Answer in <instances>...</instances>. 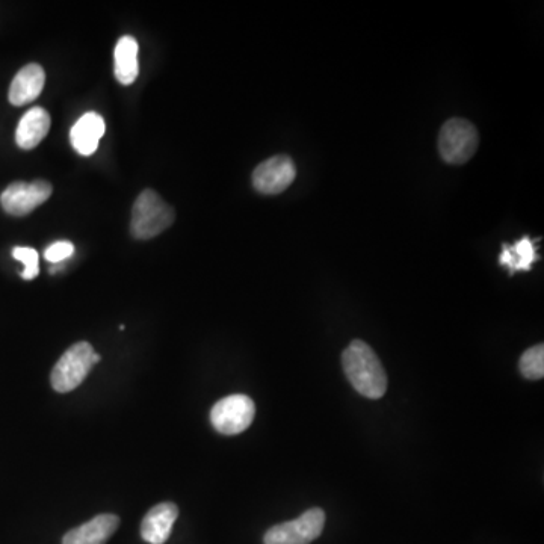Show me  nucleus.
Listing matches in <instances>:
<instances>
[{"label": "nucleus", "instance_id": "nucleus-11", "mask_svg": "<svg viewBox=\"0 0 544 544\" xmlns=\"http://www.w3.org/2000/svg\"><path fill=\"white\" fill-rule=\"evenodd\" d=\"M120 525L115 514H100L90 522L68 531L62 544H106Z\"/></svg>", "mask_w": 544, "mask_h": 544}, {"label": "nucleus", "instance_id": "nucleus-15", "mask_svg": "<svg viewBox=\"0 0 544 544\" xmlns=\"http://www.w3.org/2000/svg\"><path fill=\"white\" fill-rule=\"evenodd\" d=\"M537 259L538 254L537 250H535V241L525 236V238L517 241L516 244H505L502 247L499 263L507 266L511 274H514L516 271H529L532 263L537 262Z\"/></svg>", "mask_w": 544, "mask_h": 544}, {"label": "nucleus", "instance_id": "nucleus-17", "mask_svg": "<svg viewBox=\"0 0 544 544\" xmlns=\"http://www.w3.org/2000/svg\"><path fill=\"white\" fill-rule=\"evenodd\" d=\"M14 259L25 265L22 271V279L34 280L40 274V256L37 250L31 247H16L13 250Z\"/></svg>", "mask_w": 544, "mask_h": 544}, {"label": "nucleus", "instance_id": "nucleus-8", "mask_svg": "<svg viewBox=\"0 0 544 544\" xmlns=\"http://www.w3.org/2000/svg\"><path fill=\"white\" fill-rule=\"evenodd\" d=\"M297 168L289 156L279 155L266 159L253 173L256 191L266 195L280 194L294 183Z\"/></svg>", "mask_w": 544, "mask_h": 544}, {"label": "nucleus", "instance_id": "nucleus-5", "mask_svg": "<svg viewBox=\"0 0 544 544\" xmlns=\"http://www.w3.org/2000/svg\"><path fill=\"white\" fill-rule=\"evenodd\" d=\"M256 405L247 395H230L212 407L211 422L218 433L235 436L244 433L254 421Z\"/></svg>", "mask_w": 544, "mask_h": 544}, {"label": "nucleus", "instance_id": "nucleus-12", "mask_svg": "<svg viewBox=\"0 0 544 544\" xmlns=\"http://www.w3.org/2000/svg\"><path fill=\"white\" fill-rule=\"evenodd\" d=\"M44 82H46V73L41 65L29 64L23 67L11 84L10 94H8L11 105L25 106L37 100L43 91Z\"/></svg>", "mask_w": 544, "mask_h": 544}, {"label": "nucleus", "instance_id": "nucleus-4", "mask_svg": "<svg viewBox=\"0 0 544 544\" xmlns=\"http://www.w3.org/2000/svg\"><path fill=\"white\" fill-rule=\"evenodd\" d=\"M478 144V130L464 118H452L440 130L439 152L448 164H466L478 149Z\"/></svg>", "mask_w": 544, "mask_h": 544}, {"label": "nucleus", "instance_id": "nucleus-13", "mask_svg": "<svg viewBox=\"0 0 544 544\" xmlns=\"http://www.w3.org/2000/svg\"><path fill=\"white\" fill-rule=\"evenodd\" d=\"M50 129V115L46 109L35 106L29 109L16 130V143L20 149L32 150L46 138Z\"/></svg>", "mask_w": 544, "mask_h": 544}, {"label": "nucleus", "instance_id": "nucleus-7", "mask_svg": "<svg viewBox=\"0 0 544 544\" xmlns=\"http://www.w3.org/2000/svg\"><path fill=\"white\" fill-rule=\"evenodd\" d=\"M52 192V183L46 182V180L11 183L0 195V203L7 214L14 215V217H25L35 211L38 206L46 203Z\"/></svg>", "mask_w": 544, "mask_h": 544}, {"label": "nucleus", "instance_id": "nucleus-14", "mask_svg": "<svg viewBox=\"0 0 544 544\" xmlns=\"http://www.w3.org/2000/svg\"><path fill=\"white\" fill-rule=\"evenodd\" d=\"M138 41L130 35H124L115 46V78L120 84L132 85L140 75V62H138Z\"/></svg>", "mask_w": 544, "mask_h": 544}, {"label": "nucleus", "instance_id": "nucleus-1", "mask_svg": "<svg viewBox=\"0 0 544 544\" xmlns=\"http://www.w3.org/2000/svg\"><path fill=\"white\" fill-rule=\"evenodd\" d=\"M342 365L348 380L360 395L369 399L383 398L387 375L377 354L362 340H353L342 354Z\"/></svg>", "mask_w": 544, "mask_h": 544}, {"label": "nucleus", "instance_id": "nucleus-18", "mask_svg": "<svg viewBox=\"0 0 544 544\" xmlns=\"http://www.w3.org/2000/svg\"><path fill=\"white\" fill-rule=\"evenodd\" d=\"M73 253H75V245L72 242L58 241L47 247V250L44 251V257H46L47 262L59 265L62 260L72 257Z\"/></svg>", "mask_w": 544, "mask_h": 544}, {"label": "nucleus", "instance_id": "nucleus-10", "mask_svg": "<svg viewBox=\"0 0 544 544\" xmlns=\"http://www.w3.org/2000/svg\"><path fill=\"white\" fill-rule=\"evenodd\" d=\"M105 120L97 112H87L82 115L70 132L73 149L82 156L96 153L102 136L105 135Z\"/></svg>", "mask_w": 544, "mask_h": 544}, {"label": "nucleus", "instance_id": "nucleus-3", "mask_svg": "<svg viewBox=\"0 0 544 544\" xmlns=\"http://www.w3.org/2000/svg\"><path fill=\"white\" fill-rule=\"evenodd\" d=\"M94 354V348L88 342H79L68 348L50 374L53 389L59 393H68L81 386L96 365Z\"/></svg>", "mask_w": 544, "mask_h": 544}, {"label": "nucleus", "instance_id": "nucleus-2", "mask_svg": "<svg viewBox=\"0 0 544 544\" xmlns=\"http://www.w3.org/2000/svg\"><path fill=\"white\" fill-rule=\"evenodd\" d=\"M176 212L153 189H144L132 209L130 232L135 239L147 241L156 238L173 226Z\"/></svg>", "mask_w": 544, "mask_h": 544}, {"label": "nucleus", "instance_id": "nucleus-9", "mask_svg": "<svg viewBox=\"0 0 544 544\" xmlns=\"http://www.w3.org/2000/svg\"><path fill=\"white\" fill-rule=\"evenodd\" d=\"M179 508L171 502L153 507L141 523V537L150 544H164L170 538Z\"/></svg>", "mask_w": 544, "mask_h": 544}, {"label": "nucleus", "instance_id": "nucleus-16", "mask_svg": "<svg viewBox=\"0 0 544 544\" xmlns=\"http://www.w3.org/2000/svg\"><path fill=\"white\" fill-rule=\"evenodd\" d=\"M520 372L528 380H541L544 377V348L535 345L523 353L520 359Z\"/></svg>", "mask_w": 544, "mask_h": 544}, {"label": "nucleus", "instance_id": "nucleus-6", "mask_svg": "<svg viewBox=\"0 0 544 544\" xmlns=\"http://www.w3.org/2000/svg\"><path fill=\"white\" fill-rule=\"evenodd\" d=\"M325 513L321 508H312L291 522L272 526L263 537L265 544H310L322 534Z\"/></svg>", "mask_w": 544, "mask_h": 544}]
</instances>
